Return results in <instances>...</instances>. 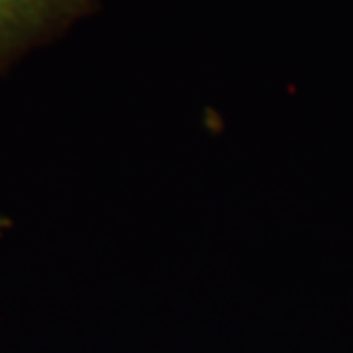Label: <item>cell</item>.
Returning <instances> with one entry per match:
<instances>
[{
    "instance_id": "cell-1",
    "label": "cell",
    "mask_w": 353,
    "mask_h": 353,
    "mask_svg": "<svg viewBox=\"0 0 353 353\" xmlns=\"http://www.w3.org/2000/svg\"><path fill=\"white\" fill-rule=\"evenodd\" d=\"M99 0H0V71L26 51L50 41Z\"/></svg>"
}]
</instances>
